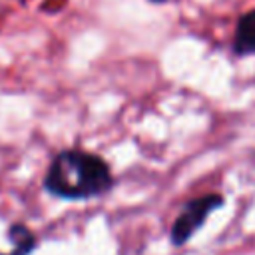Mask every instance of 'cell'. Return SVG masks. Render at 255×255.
<instances>
[{"label": "cell", "instance_id": "obj_3", "mask_svg": "<svg viewBox=\"0 0 255 255\" xmlns=\"http://www.w3.org/2000/svg\"><path fill=\"white\" fill-rule=\"evenodd\" d=\"M231 52L239 58L255 54V8L239 16L231 40Z\"/></svg>", "mask_w": 255, "mask_h": 255}, {"label": "cell", "instance_id": "obj_5", "mask_svg": "<svg viewBox=\"0 0 255 255\" xmlns=\"http://www.w3.org/2000/svg\"><path fill=\"white\" fill-rule=\"evenodd\" d=\"M147 2H151V4H165V2H169V0H147Z\"/></svg>", "mask_w": 255, "mask_h": 255}, {"label": "cell", "instance_id": "obj_2", "mask_svg": "<svg viewBox=\"0 0 255 255\" xmlns=\"http://www.w3.org/2000/svg\"><path fill=\"white\" fill-rule=\"evenodd\" d=\"M223 205H225V197L217 191L203 193V195L187 199L181 205L177 217L173 219V223L169 227V243L173 247L187 245L195 237V233L205 225L209 215L213 211L221 209Z\"/></svg>", "mask_w": 255, "mask_h": 255}, {"label": "cell", "instance_id": "obj_4", "mask_svg": "<svg viewBox=\"0 0 255 255\" xmlns=\"http://www.w3.org/2000/svg\"><path fill=\"white\" fill-rule=\"evenodd\" d=\"M6 237L10 241L8 251H0V255H32L38 249V235L22 221H14L6 229Z\"/></svg>", "mask_w": 255, "mask_h": 255}, {"label": "cell", "instance_id": "obj_1", "mask_svg": "<svg viewBox=\"0 0 255 255\" xmlns=\"http://www.w3.org/2000/svg\"><path fill=\"white\" fill-rule=\"evenodd\" d=\"M116 185L110 163L88 149L68 147L58 151L42 179L48 195L62 201H88L110 193Z\"/></svg>", "mask_w": 255, "mask_h": 255}]
</instances>
